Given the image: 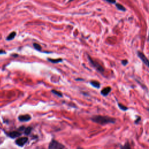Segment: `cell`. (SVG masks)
I'll use <instances>...</instances> for the list:
<instances>
[{
  "mask_svg": "<svg viewBox=\"0 0 149 149\" xmlns=\"http://www.w3.org/2000/svg\"><path fill=\"white\" fill-rule=\"evenodd\" d=\"M91 120L101 125H105L108 123H115L116 121V118L108 116L95 115L91 118Z\"/></svg>",
  "mask_w": 149,
  "mask_h": 149,
  "instance_id": "obj_1",
  "label": "cell"
},
{
  "mask_svg": "<svg viewBox=\"0 0 149 149\" xmlns=\"http://www.w3.org/2000/svg\"><path fill=\"white\" fill-rule=\"evenodd\" d=\"M88 59L89 60V62L90 63V64L100 73L102 74L104 72V68L97 62L94 61L89 55L87 56Z\"/></svg>",
  "mask_w": 149,
  "mask_h": 149,
  "instance_id": "obj_2",
  "label": "cell"
},
{
  "mask_svg": "<svg viewBox=\"0 0 149 149\" xmlns=\"http://www.w3.org/2000/svg\"><path fill=\"white\" fill-rule=\"evenodd\" d=\"M64 146L56 140H52L49 145L48 149H63Z\"/></svg>",
  "mask_w": 149,
  "mask_h": 149,
  "instance_id": "obj_3",
  "label": "cell"
},
{
  "mask_svg": "<svg viewBox=\"0 0 149 149\" xmlns=\"http://www.w3.org/2000/svg\"><path fill=\"white\" fill-rule=\"evenodd\" d=\"M137 54L138 57L142 61L143 63L145 64L149 68V60L146 56V55L142 52H141L140 51H138Z\"/></svg>",
  "mask_w": 149,
  "mask_h": 149,
  "instance_id": "obj_4",
  "label": "cell"
},
{
  "mask_svg": "<svg viewBox=\"0 0 149 149\" xmlns=\"http://www.w3.org/2000/svg\"><path fill=\"white\" fill-rule=\"evenodd\" d=\"M28 140V138L27 137H20L18 138L16 140V144L20 147L23 146L27 141Z\"/></svg>",
  "mask_w": 149,
  "mask_h": 149,
  "instance_id": "obj_5",
  "label": "cell"
},
{
  "mask_svg": "<svg viewBox=\"0 0 149 149\" xmlns=\"http://www.w3.org/2000/svg\"><path fill=\"white\" fill-rule=\"evenodd\" d=\"M19 120L22 122H26L29 121L31 119V116L28 115V114H25V115H22L19 116Z\"/></svg>",
  "mask_w": 149,
  "mask_h": 149,
  "instance_id": "obj_6",
  "label": "cell"
},
{
  "mask_svg": "<svg viewBox=\"0 0 149 149\" xmlns=\"http://www.w3.org/2000/svg\"><path fill=\"white\" fill-rule=\"evenodd\" d=\"M111 87H106L104 88L103 89H102V90L101 91V94L103 96H107L109 94V93L111 92Z\"/></svg>",
  "mask_w": 149,
  "mask_h": 149,
  "instance_id": "obj_7",
  "label": "cell"
},
{
  "mask_svg": "<svg viewBox=\"0 0 149 149\" xmlns=\"http://www.w3.org/2000/svg\"><path fill=\"white\" fill-rule=\"evenodd\" d=\"M8 135L11 138H15V137H17L20 136L21 135V133L19 132L13 131V132H9V133H8Z\"/></svg>",
  "mask_w": 149,
  "mask_h": 149,
  "instance_id": "obj_8",
  "label": "cell"
},
{
  "mask_svg": "<svg viewBox=\"0 0 149 149\" xmlns=\"http://www.w3.org/2000/svg\"><path fill=\"white\" fill-rule=\"evenodd\" d=\"M90 84L95 87V88H99L100 87V83L98 81H96V80H91L90 81Z\"/></svg>",
  "mask_w": 149,
  "mask_h": 149,
  "instance_id": "obj_9",
  "label": "cell"
},
{
  "mask_svg": "<svg viewBox=\"0 0 149 149\" xmlns=\"http://www.w3.org/2000/svg\"><path fill=\"white\" fill-rule=\"evenodd\" d=\"M115 5L116 8H117L119 10H120V11H122V12H125V11L126 10L125 7L123 6L122 5H121V4L119 3H116Z\"/></svg>",
  "mask_w": 149,
  "mask_h": 149,
  "instance_id": "obj_10",
  "label": "cell"
},
{
  "mask_svg": "<svg viewBox=\"0 0 149 149\" xmlns=\"http://www.w3.org/2000/svg\"><path fill=\"white\" fill-rule=\"evenodd\" d=\"M120 149H132L129 143V142H126L124 145L120 146Z\"/></svg>",
  "mask_w": 149,
  "mask_h": 149,
  "instance_id": "obj_11",
  "label": "cell"
},
{
  "mask_svg": "<svg viewBox=\"0 0 149 149\" xmlns=\"http://www.w3.org/2000/svg\"><path fill=\"white\" fill-rule=\"evenodd\" d=\"M16 34V33L15 31H13V32L10 33L7 36L6 40H11L13 39L14 37H15Z\"/></svg>",
  "mask_w": 149,
  "mask_h": 149,
  "instance_id": "obj_12",
  "label": "cell"
},
{
  "mask_svg": "<svg viewBox=\"0 0 149 149\" xmlns=\"http://www.w3.org/2000/svg\"><path fill=\"white\" fill-rule=\"evenodd\" d=\"M118 107L120 109H121L122 111H126L128 109V107H127L126 106L122 104H120L119 102H118Z\"/></svg>",
  "mask_w": 149,
  "mask_h": 149,
  "instance_id": "obj_13",
  "label": "cell"
},
{
  "mask_svg": "<svg viewBox=\"0 0 149 149\" xmlns=\"http://www.w3.org/2000/svg\"><path fill=\"white\" fill-rule=\"evenodd\" d=\"M48 60L50 62H51L52 63H58L59 62H61L62 61V59H51V58H48Z\"/></svg>",
  "mask_w": 149,
  "mask_h": 149,
  "instance_id": "obj_14",
  "label": "cell"
},
{
  "mask_svg": "<svg viewBox=\"0 0 149 149\" xmlns=\"http://www.w3.org/2000/svg\"><path fill=\"white\" fill-rule=\"evenodd\" d=\"M33 46H34V47L37 50H38V51H40V50L41 49V45H40V44H37V43H34V44H33Z\"/></svg>",
  "mask_w": 149,
  "mask_h": 149,
  "instance_id": "obj_15",
  "label": "cell"
},
{
  "mask_svg": "<svg viewBox=\"0 0 149 149\" xmlns=\"http://www.w3.org/2000/svg\"><path fill=\"white\" fill-rule=\"evenodd\" d=\"M31 127H27V128L25 129L24 130V134H26V135H28L30 134V133L31 132Z\"/></svg>",
  "mask_w": 149,
  "mask_h": 149,
  "instance_id": "obj_16",
  "label": "cell"
},
{
  "mask_svg": "<svg viewBox=\"0 0 149 149\" xmlns=\"http://www.w3.org/2000/svg\"><path fill=\"white\" fill-rule=\"evenodd\" d=\"M52 92L54 93V94H56V95H57L58 96H59V97H62V93H61V92H59V91H56V90H52Z\"/></svg>",
  "mask_w": 149,
  "mask_h": 149,
  "instance_id": "obj_17",
  "label": "cell"
},
{
  "mask_svg": "<svg viewBox=\"0 0 149 149\" xmlns=\"http://www.w3.org/2000/svg\"><path fill=\"white\" fill-rule=\"evenodd\" d=\"M105 2L109 3H111V4H115L116 3V0H104Z\"/></svg>",
  "mask_w": 149,
  "mask_h": 149,
  "instance_id": "obj_18",
  "label": "cell"
},
{
  "mask_svg": "<svg viewBox=\"0 0 149 149\" xmlns=\"http://www.w3.org/2000/svg\"><path fill=\"white\" fill-rule=\"evenodd\" d=\"M121 63L122 65L123 66H126L127 65L128 63V61L127 59H123L122 61H121Z\"/></svg>",
  "mask_w": 149,
  "mask_h": 149,
  "instance_id": "obj_19",
  "label": "cell"
},
{
  "mask_svg": "<svg viewBox=\"0 0 149 149\" xmlns=\"http://www.w3.org/2000/svg\"><path fill=\"white\" fill-rule=\"evenodd\" d=\"M140 120H141V118H140V117H138V118L134 121V123H135L136 124H138L139 122L140 121Z\"/></svg>",
  "mask_w": 149,
  "mask_h": 149,
  "instance_id": "obj_20",
  "label": "cell"
},
{
  "mask_svg": "<svg viewBox=\"0 0 149 149\" xmlns=\"http://www.w3.org/2000/svg\"><path fill=\"white\" fill-rule=\"evenodd\" d=\"M5 54V52L3 50H0V54Z\"/></svg>",
  "mask_w": 149,
  "mask_h": 149,
  "instance_id": "obj_21",
  "label": "cell"
},
{
  "mask_svg": "<svg viewBox=\"0 0 149 149\" xmlns=\"http://www.w3.org/2000/svg\"><path fill=\"white\" fill-rule=\"evenodd\" d=\"M77 149H83V148H81V147H78L77 148Z\"/></svg>",
  "mask_w": 149,
  "mask_h": 149,
  "instance_id": "obj_22",
  "label": "cell"
},
{
  "mask_svg": "<svg viewBox=\"0 0 149 149\" xmlns=\"http://www.w3.org/2000/svg\"><path fill=\"white\" fill-rule=\"evenodd\" d=\"M147 41L149 42V32H148V39H147Z\"/></svg>",
  "mask_w": 149,
  "mask_h": 149,
  "instance_id": "obj_23",
  "label": "cell"
},
{
  "mask_svg": "<svg viewBox=\"0 0 149 149\" xmlns=\"http://www.w3.org/2000/svg\"><path fill=\"white\" fill-rule=\"evenodd\" d=\"M147 111L149 112V108H147Z\"/></svg>",
  "mask_w": 149,
  "mask_h": 149,
  "instance_id": "obj_24",
  "label": "cell"
},
{
  "mask_svg": "<svg viewBox=\"0 0 149 149\" xmlns=\"http://www.w3.org/2000/svg\"><path fill=\"white\" fill-rule=\"evenodd\" d=\"M73 1V0H69V1H68V2H70V1Z\"/></svg>",
  "mask_w": 149,
  "mask_h": 149,
  "instance_id": "obj_25",
  "label": "cell"
}]
</instances>
